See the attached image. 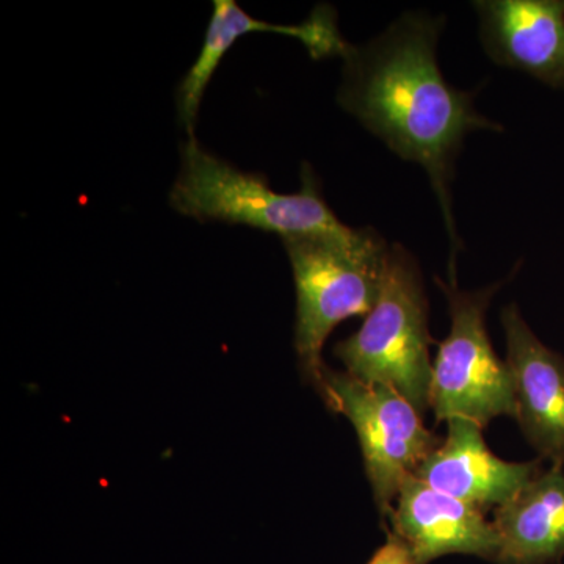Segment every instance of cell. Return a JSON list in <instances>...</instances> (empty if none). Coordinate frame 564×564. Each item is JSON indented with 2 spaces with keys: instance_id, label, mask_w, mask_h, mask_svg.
Masks as SVG:
<instances>
[{
  "instance_id": "cell-9",
  "label": "cell",
  "mask_w": 564,
  "mask_h": 564,
  "mask_svg": "<svg viewBox=\"0 0 564 564\" xmlns=\"http://www.w3.org/2000/svg\"><path fill=\"white\" fill-rule=\"evenodd\" d=\"M484 430L467 419L447 421V436L414 477L478 510L502 507L544 469L543 459L505 462L489 451Z\"/></svg>"
},
{
  "instance_id": "cell-7",
  "label": "cell",
  "mask_w": 564,
  "mask_h": 564,
  "mask_svg": "<svg viewBox=\"0 0 564 564\" xmlns=\"http://www.w3.org/2000/svg\"><path fill=\"white\" fill-rule=\"evenodd\" d=\"M514 381L516 421L538 458L564 466V356L541 343L514 303L500 315Z\"/></svg>"
},
{
  "instance_id": "cell-13",
  "label": "cell",
  "mask_w": 564,
  "mask_h": 564,
  "mask_svg": "<svg viewBox=\"0 0 564 564\" xmlns=\"http://www.w3.org/2000/svg\"><path fill=\"white\" fill-rule=\"evenodd\" d=\"M367 564H417V562L404 541L397 534L388 532V541L375 552Z\"/></svg>"
},
{
  "instance_id": "cell-12",
  "label": "cell",
  "mask_w": 564,
  "mask_h": 564,
  "mask_svg": "<svg viewBox=\"0 0 564 564\" xmlns=\"http://www.w3.org/2000/svg\"><path fill=\"white\" fill-rule=\"evenodd\" d=\"M496 564H560L564 558V466L551 464L494 510Z\"/></svg>"
},
{
  "instance_id": "cell-2",
  "label": "cell",
  "mask_w": 564,
  "mask_h": 564,
  "mask_svg": "<svg viewBox=\"0 0 564 564\" xmlns=\"http://www.w3.org/2000/svg\"><path fill=\"white\" fill-rule=\"evenodd\" d=\"M295 282V351L304 380L321 384L326 339L347 318L367 317L383 284L389 245L373 228L282 239Z\"/></svg>"
},
{
  "instance_id": "cell-4",
  "label": "cell",
  "mask_w": 564,
  "mask_h": 564,
  "mask_svg": "<svg viewBox=\"0 0 564 564\" xmlns=\"http://www.w3.org/2000/svg\"><path fill=\"white\" fill-rule=\"evenodd\" d=\"M430 344L421 265L403 245L392 243L373 310L358 332L336 345L334 355L351 377L395 389L425 415L433 377Z\"/></svg>"
},
{
  "instance_id": "cell-8",
  "label": "cell",
  "mask_w": 564,
  "mask_h": 564,
  "mask_svg": "<svg viewBox=\"0 0 564 564\" xmlns=\"http://www.w3.org/2000/svg\"><path fill=\"white\" fill-rule=\"evenodd\" d=\"M388 522L391 533L404 541L417 564L452 554L492 563L499 558V533L484 511L436 491L414 475L403 481Z\"/></svg>"
},
{
  "instance_id": "cell-6",
  "label": "cell",
  "mask_w": 564,
  "mask_h": 564,
  "mask_svg": "<svg viewBox=\"0 0 564 564\" xmlns=\"http://www.w3.org/2000/svg\"><path fill=\"white\" fill-rule=\"evenodd\" d=\"M317 391L333 413L343 414L355 426L375 503L388 519L403 481L440 447L443 437L430 432L423 415L389 386L364 383L326 366Z\"/></svg>"
},
{
  "instance_id": "cell-11",
  "label": "cell",
  "mask_w": 564,
  "mask_h": 564,
  "mask_svg": "<svg viewBox=\"0 0 564 564\" xmlns=\"http://www.w3.org/2000/svg\"><path fill=\"white\" fill-rule=\"evenodd\" d=\"M480 39L496 65L564 90V0H477Z\"/></svg>"
},
{
  "instance_id": "cell-5",
  "label": "cell",
  "mask_w": 564,
  "mask_h": 564,
  "mask_svg": "<svg viewBox=\"0 0 564 564\" xmlns=\"http://www.w3.org/2000/svg\"><path fill=\"white\" fill-rule=\"evenodd\" d=\"M451 314V332L433 362L430 410L437 422L462 417L486 429L492 419H516L514 381L507 361L494 351L486 313L502 282L463 291L456 278H436Z\"/></svg>"
},
{
  "instance_id": "cell-3",
  "label": "cell",
  "mask_w": 564,
  "mask_h": 564,
  "mask_svg": "<svg viewBox=\"0 0 564 564\" xmlns=\"http://www.w3.org/2000/svg\"><path fill=\"white\" fill-rule=\"evenodd\" d=\"M170 204L184 217L250 226L276 234L281 240L347 228L326 203L321 181L306 163L299 192H274L262 174L247 173L223 161L195 137L182 143L181 169Z\"/></svg>"
},
{
  "instance_id": "cell-14",
  "label": "cell",
  "mask_w": 564,
  "mask_h": 564,
  "mask_svg": "<svg viewBox=\"0 0 564 564\" xmlns=\"http://www.w3.org/2000/svg\"><path fill=\"white\" fill-rule=\"evenodd\" d=\"M560 564H562V563H560Z\"/></svg>"
},
{
  "instance_id": "cell-1",
  "label": "cell",
  "mask_w": 564,
  "mask_h": 564,
  "mask_svg": "<svg viewBox=\"0 0 564 564\" xmlns=\"http://www.w3.org/2000/svg\"><path fill=\"white\" fill-rule=\"evenodd\" d=\"M444 28V17L406 11L369 43L350 44L337 101L393 154L429 174L451 240L448 272L456 274L463 247L452 209L456 161L469 133L503 128L475 109L473 93L444 79L437 62Z\"/></svg>"
},
{
  "instance_id": "cell-10",
  "label": "cell",
  "mask_w": 564,
  "mask_h": 564,
  "mask_svg": "<svg viewBox=\"0 0 564 564\" xmlns=\"http://www.w3.org/2000/svg\"><path fill=\"white\" fill-rule=\"evenodd\" d=\"M250 33H276L300 40L314 61L343 58L350 47V43L340 35L336 11L332 7H317L302 24L284 25L256 20L234 0H215L202 52L181 80L176 93L177 117L188 137H193L204 93L223 57L240 36Z\"/></svg>"
}]
</instances>
